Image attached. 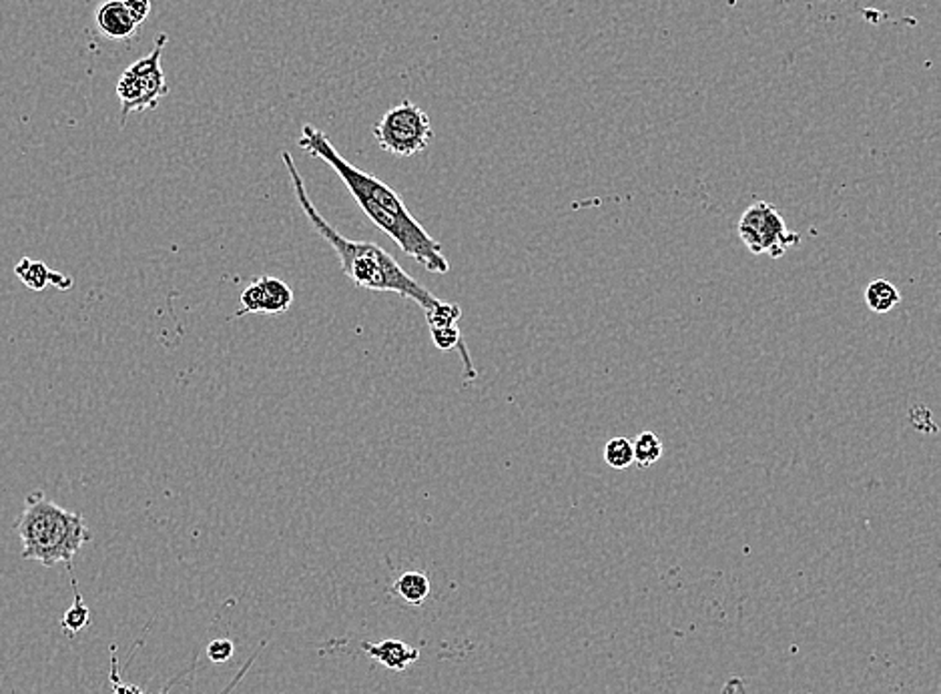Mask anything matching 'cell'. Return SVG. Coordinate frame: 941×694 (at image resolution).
I'll return each instance as SVG.
<instances>
[{
	"label": "cell",
	"mask_w": 941,
	"mask_h": 694,
	"mask_svg": "<svg viewBox=\"0 0 941 694\" xmlns=\"http://www.w3.org/2000/svg\"><path fill=\"white\" fill-rule=\"evenodd\" d=\"M299 149L306 150L311 157L321 159L323 163H328L336 171L363 213L370 217L373 225H378L383 233L390 235V239L396 241L403 254L418 261L430 274H448L450 261L442 254V243H438L418 223V219L410 213V209L403 203L398 191H393L388 183L366 173L363 169L351 165L331 145L329 137L316 127L306 125L301 129Z\"/></svg>",
	"instance_id": "6da1fadb"
},
{
	"label": "cell",
	"mask_w": 941,
	"mask_h": 694,
	"mask_svg": "<svg viewBox=\"0 0 941 694\" xmlns=\"http://www.w3.org/2000/svg\"><path fill=\"white\" fill-rule=\"evenodd\" d=\"M281 159L288 167L291 185L293 191H296V199L301 211L309 219V223L316 227L318 233L328 241L333 251H336V255L340 257L341 271L353 281V284L370 291H388V294H396L403 299H412L413 304H418L423 311H428L438 304L440 299L430 294L422 284H418V281L413 279L386 249L380 247L378 243H371V241H351L348 237H343L340 231L319 213L316 205H313L306 183H303V177L299 175L296 163H293V157L288 150H283Z\"/></svg>",
	"instance_id": "7a4b0ae2"
},
{
	"label": "cell",
	"mask_w": 941,
	"mask_h": 694,
	"mask_svg": "<svg viewBox=\"0 0 941 694\" xmlns=\"http://www.w3.org/2000/svg\"><path fill=\"white\" fill-rule=\"evenodd\" d=\"M15 530L23 542V558L40 562L47 568L60 562L73 568L78 550L93 540L83 516L55 504L40 490L26 496Z\"/></svg>",
	"instance_id": "3957f363"
},
{
	"label": "cell",
	"mask_w": 941,
	"mask_h": 694,
	"mask_svg": "<svg viewBox=\"0 0 941 694\" xmlns=\"http://www.w3.org/2000/svg\"><path fill=\"white\" fill-rule=\"evenodd\" d=\"M167 45V35H159L155 38V47L143 58L135 60L127 67L117 83V97L120 100V125L131 113H143V110H153L159 107L161 98L167 97L169 85L165 80L163 67H161V57Z\"/></svg>",
	"instance_id": "277c9868"
},
{
	"label": "cell",
	"mask_w": 941,
	"mask_h": 694,
	"mask_svg": "<svg viewBox=\"0 0 941 694\" xmlns=\"http://www.w3.org/2000/svg\"><path fill=\"white\" fill-rule=\"evenodd\" d=\"M373 139L382 150L393 157H413L426 150L434 139L432 120L422 107L402 100L388 109L371 129Z\"/></svg>",
	"instance_id": "5b68a950"
},
{
	"label": "cell",
	"mask_w": 941,
	"mask_h": 694,
	"mask_svg": "<svg viewBox=\"0 0 941 694\" xmlns=\"http://www.w3.org/2000/svg\"><path fill=\"white\" fill-rule=\"evenodd\" d=\"M738 237L753 255H768L773 259L783 257L787 249L801 243V235L787 227L779 211L758 201L748 207L738 219Z\"/></svg>",
	"instance_id": "8992f818"
},
{
	"label": "cell",
	"mask_w": 941,
	"mask_h": 694,
	"mask_svg": "<svg viewBox=\"0 0 941 694\" xmlns=\"http://www.w3.org/2000/svg\"><path fill=\"white\" fill-rule=\"evenodd\" d=\"M241 309L237 311V317L249 316V314H286V311L293 304V291L286 281L277 277L263 275L257 277L253 284L241 294Z\"/></svg>",
	"instance_id": "52a82bcc"
},
{
	"label": "cell",
	"mask_w": 941,
	"mask_h": 694,
	"mask_svg": "<svg viewBox=\"0 0 941 694\" xmlns=\"http://www.w3.org/2000/svg\"><path fill=\"white\" fill-rule=\"evenodd\" d=\"M361 648L368 652V657H371L373 660L380 662L382 667H386L388 670H393V672L406 670L410 665H413V662L420 658L418 648H413L398 638H386V640L378 642V645L363 642Z\"/></svg>",
	"instance_id": "ba28073f"
},
{
	"label": "cell",
	"mask_w": 941,
	"mask_h": 694,
	"mask_svg": "<svg viewBox=\"0 0 941 694\" xmlns=\"http://www.w3.org/2000/svg\"><path fill=\"white\" fill-rule=\"evenodd\" d=\"M95 20L100 33L113 40L131 38L139 28V25L131 18L129 10L120 0H105V3L97 8Z\"/></svg>",
	"instance_id": "9c48e42d"
},
{
	"label": "cell",
	"mask_w": 941,
	"mask_h": 694,
	"mask_svg": "<svg viewBox=\"0 0 941 694\" xmlns=\"http://www.w3.org/2000/svg\"><path fill=\"white\" fill-rule=\"evenodd\" d=\"M430 590H432L430 578L423 575L422 570L403 572V575L398 576L396 582H393V586H392L393 595H396L398 598H402L410 606L423 605V602H426V598L430 596Z\"/></svg>",
	"instance_id": "30bf717a"
},
{
	"label": "cell",
	"mask_w": 941,
	"mask_h": 694,
	"mask_svg": "<svg viewBox=\"0 0 941 694\" xmlns=\"http://www.w3.org/2000/svg\"><path fill=\"white\" fill-rule=\"evenodd\" d=\"M865 304L869 311H873L877 316H883L902 304V294H899V289L892 281L875 279L865 289Z\"/></svg>",
	"instance_id": "8fae6325"
},
{
	"label": "cell",
	"mask_w": 941,
	"mask_h": 694,
	"mask_svg": "<svg viewBox=\"0 0 941 694\" xmlns=\"http://www.w3.org/2000/svg\"><path fill=\"white\" fill-rule=\"evenodd\" d=\"M50 267H47V264H43V261H37V259H30V257H23L18 261V264L15 265V275L23 281L25 287H28L30 291H43L47 287H50Z\"/></svg>",
	"instance_id": "7c38bea8"
},
{
	"label": "cell",
	"mask_w": 941,
	"mask_h": 694,
	"mask_svg": "<svg viewBox=\"0 0 941 694\" xmlns=\"http://www.w3.org/2000/svg\"><path fill=\"white\" fill-rule=\"evenodd\" d=\"M68 572H70V582H73L75 602H73V606H70V608L65 612L63 620H60V627H63V630L67 632L68 637H75V635H78L80 630H85V628L90 625V610H89V606L85 605L83 596H80L78 585H77V580H75V576H73V568H68Z\"/></svg>",
	"instance_id": "4fadbf2b"
},
{
	"label": "cell",
	"mask_w": 941,
	"mask_h": 694,
	"mask_svg": "<svg viewBox=\"0 0 941 694\" xmlns=\"http://www.w3.org/2000/svg\"><path fill=\"white\" fill-rule=\"evenodd\" d=\"M633 451L636 466L643 470L653 468L663 458V441L654 431H643L633 440Z\"/></svg>",
	"instance_id": "5bb4252c"
},
{
	"label": "cell",
	"mask_w": 941,
	"mask_h": 694,
	"mask_svg": "<svg viewBox=\"0 0 941 694\" xmlns=\"http://www.w3.org/2000/svg\"><path fill=\"white\" fill-rule=\"evenodd\" d=\"M604 464L612 470H626L634 464V451H633V440L616 436L604 444L602 450Z\"/></svg>",
	"instance_id": "9a60e30c"
},
{
	"label": "cell",
	"mask_w": 941,
	"mask_h": 694,
	"mask_svg": "<svg viewBox=\"0 0 941 694\" xmlns=\"http://www.w3.org/2000/svg\"><path fill=\"white\" fill-rule=\"evenodd\" d=\"M460 317H462V309L458 304H442V301H438L436 306L426 311V321H428L430 329L458 326Z\"/></svg>",
	"instance_id": "2e32d148"
},
{
	"label": "cell",
	"mask_w": 941,
	"mask_h": 694,
	"mask_svg": "<svg viewBox=\"0 0 941 694\" xmlns=\"http://www.w3.org/2000/svg\"><path fill=\"white\" fill-rule=\"evenodd\" d=\"M234 652H235V645L229 638H215L214 642H209L207 658L221 665V662H227L231 657H234Z\"/></svg>",
	"instance_id": "e0dca14e"
},
{
	"label": "cell",
	"mask_w": 941,
	"mask_h": 694,
	"mask_svg": "<svg viewBox=\"0 0 941 694\" xmlns=\"http://www.w3.org/2000/svg\"><path fill=\"white\" fill-rule=\"evenodd\" d=\"M129 10L131 18L135 20L137 25H143L147 16L151 15V0H120Z\"/></svg>",
	"instance_id": "ac0fdd59"
},
{
	"label": "cell",
	"mask_w": 941,
	"mask_h": 694,
	"mask_svg": "<svg viewBox=\"0 0 941 694\" xmlns=\"http://www.w3.org/2000/svg\"><path fill=\"white\" fill-rule=\"evenodd\" d=\"M117 668L119 667H117V657H115V647H113V670H110V680H113V694H143L137 687L125 685V682L120 680Z\"/></svg>",
	"instance_id": "d6986e66"
},
{
	"label": "cell",
	"mask_w": 941,
	"mask_h": 694,
	"mask_svg": "<svg viewBox=\"0 0 941 694\" xmlns=\"http://www.w3.org/2000/svg\"><path fill=\"white\" fill-rule=\"evenodd\" d=\"M721 694H747L745 680L741 677H731L725 682Z\"/></svg>",
	"instance_id": "ffe728a7"
},
{
	"label": "cell",
	"mask_w": 941,
	"mask_h": 694,
	"mask_svg": "<svg viewBox=\"0 0 941 694\" xmlns=\"http://www.w3.org/2000/svg\"><path fill=\"white\" fill-rule=\"evenodd\" d=\"M50 287H57L58 291H67L73 287V279H70L68 275H63L58 274V271H50Z\"/></svg>",
	"instance_id": "44dd1931"
}]
</instances>
